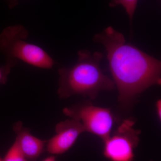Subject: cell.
I'll return each mask as SVG.
<instances>
[{
	"instance_id": "1",
	"label": "cell",
	"mask_w": 161,
	"mask_h": 161,
	"mask_svg": "<svg viewBox=\"0 0 161 161\" xmlns=\"http://www.w3.org/2000/svg\"><path fill=\"white\" fill-rule=\"evenodd\" d=\"M93 40L105 48L110 71L122 105L129 106L150 86L160 85V60L126 43L121 33L108 26L95 35Z\"/></svg>"
},
{
	"instance_id": "2",
	"label": "cell",
	"mask_w": 161,
	"mask_h": 161,
	"mask_svg": "<svg viewBox=\"0 0 161 161\" xmlns=\"http://www.w3.org/2000/svg\"><path fill=\"white\" fill-rule=\"evenodd\" d=\"M78 60L70 67L58 70L59 97L66 98L80 95L94 99L101 91L115 88L114 81L101 69L100 63L103 54L99 52L93 53L87 50L78 53Z\"/></svg>"
},
{
	"instance_id": "3",
	"label": "cell",
	"mask_w": 161,
	"mask_h": 161,
	"mask_svg": "<svg viewBox=\"0 0 161 161\" xmlns=\"http://www.w3.org/2000/svg\"><path fill=\"white\" fill-rule=\"evenodd\" d=\"M28 31L22 25L10 26L3 29L0 34V52L6 60H19L35 67L51 69L55 62L43 48L26 41Z\"/></svg>"
},
{
	"instance_id": "4",
	"label": "cell",
	"mask_w": 161,
	"mask_h": 161,
	"mask_svg": "<svg viewBox=\"0 0 161 161\" xmlns=\"http://www.w3.org/2000/svg\"><path fill=\"white\" fill-rule=\"evenodd\" d=\"M134 119L128 118L103 141V154L110 161H133L141 131L134 128Z\"/></svg>"
},
{
	"instance_id": "5",
	"label": "cell",
	"mask_w": 161,
	"mask_h": 161,
	"mask_svg": "<svg viewBox=\"0 0 161 161\" xmlns=\"http://www.w3.org/2000/svg\"><path fill=\"white\" fill-rule=\"evenodd\" d=\"M64 114L79 121L85 132H88L105 140L112 132L115 117L109 108L86 103L76 105L63 110Z\"/></svg>"
},
{
	"instance_id": "6",
	"label": "cell",
	"mask_w": 161,
	"mask_h": 161,
	"mask_svg": "<svg viewBox=\"0 0 161 161\" xmlns=\"http://www.w3.org/2000/svg\"><path fill=\"white\" fill-rule=\"evenodd\" d=\"M55 131L56 134L47 141L45 147L47 151L53 155L68 151L85 130L79 121L71 118L57 124Z\"/></svg>"
},
{
	"instance_id": "7",
	"label": "cell",
	"mask_w": 161,
	"mask_h": 161,
	"mask_svg": "<svg viewBox=\"0 0 161 161\" xmlns=\"http://www.w3.org/2000/svg\"><path fill=\"white\" fill-rule=\"evenodd\" d=\"M13 130L16 134L15 141L23 154L29 161H36L43 152L47 141L32 135L29 129L23 127L20 121L14 125Z\"/></svg>"
},
{
	"instance_id": "8",
	"label": "cell",
	"mask_w": 161,
	"mask_h": 161,
	"mask_svg": "<svg viewBox=\"0 0 161 161\" xmlns=\"http://www.w3.org/2000/svg\"><path fill=\"white\" fill-rule=\"evenodd\" d=\"M138 1V0H112L110 3L109 5L111 7H115L118 5H121L125 8L130 18V22L132 23Z\"/></svg>"
},
{
	"instance_id": "9",
	"label": "cell",
	"mask_w": 161,
	"mask_h": 161,
	"mask_svg": "<svg viewBox=\"0 0 161 161\" xmlns=\"http://www.w3.org/2000/svg\"><path fill=\"white\" fill-rule=\"evenodd\" d=\"M3 161H29L21 151L17 142L14 143L7 151Z\"/></svg>"
},
{
	"instance_id": "10",
	"label": "cell",
	"mask_w": 161,
	"mask_h": 161,
	"mask_svg": "<svg viewBox=\"0 0 161 161\" xmlns=\"http://www.w3.org/2000/svg\"><path fill=\"white\" fill-rule=\"evenodd\" d=\"M16 64L17 61L6 60L5 65L0 66V84H5L6 83L12 68L14 67Z\"/></svg>"
},
{
	"instance_id": "11",
	"label": "cell",
	"mask_w": 161,
	"mask_h": 161,
	"mask_svg": "<svg viewBox=\"0 0 161 161\" xmlns=\"http://www.w3.org/2000/svg\"><path fill=\"white\" fill-rule=\"evenodd\" d=\"M156 111V115L159 121H161V100L159 99L155 103Z\"/></svg>"
},
{
	"instance_id": "12",
	"label": "cell",
	"mask_w": 161,
	"mask_h": 161,
	"mask_svg": "<svg viewBox=\"0 0 161 161\" xmlns=\"http://www.w3.org/2000/svg\"><path fill=\"white\" fill-rule=\"evenodd\" d=\"M6 1L8 3L9 7L10 9H12L15 7L18 3L17 0H6Z\"/></svg>"
},
{
	"instance_id": "13",
	"label": "cell",
	"mask_w": 161,
	"mask_h": 161,
	"mask_svg": "<svg viewBox=\"0 0 161 161\" xmlns=\"http://www.w3.org/2000/svg\"><path fill=\"white\" fill-rule=\"evenodd\" d=\"M42 161H57L54 155H52L47 157Z\"/></svg>"
},
{
	"instance_id": "14",
	"label": "cell",
	"mask_w": 161,
	"mask_h": 161,
	"mask_svg": "<svg viewBox=\"0 0 161 161\" xmlns=\"http://www.w3.org/2000/svg\"><path fill=\"white\" fill-rule=\"evenodd\" d=\"M0 161H3V160H2V159L0 158Z\"/></svg>"
}]
</instances>
